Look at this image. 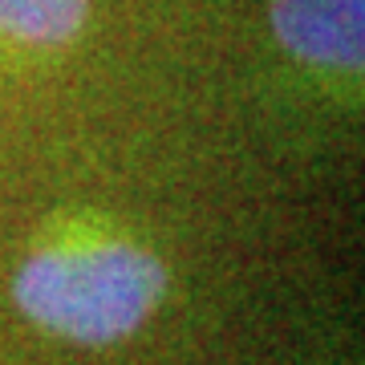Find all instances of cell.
I'll list each match as a JSON object with an SVG mask.
<instances>
[{
	"label": "cell",
	"mask_w": 365,
	"mask_h": 365,
	"mask_svg": "<svg viewBox=\"0 0 365 365\" xmlns=\"http://www.w3.org/2000/svg\"><path fill=\"white\" fill-rule=\"evenodd\" d=\"M272 33L300 66L357 73L365 57V0H272Z\"/></svg>",
	"instance_id": "2"
},
{
	"label": "cell",
	"mask_w": 365,
	"mask_h": 365,
	"mask_svg": "<svg viewBox=\"0 0 365 365\" xmlns=\"http://www.w3.org/2000/svg\"><path fill=\"white\" fill-rule=\"evenodd\" d=\"M90 0H0V33L37 49H61L86 29Z\"/></svg>",
	"instance_id": "3"
},
{
	"label": "cell",
	"mask_w": 365,
	"mask_h": 365,
	"mask_svg": "<svg viewBox=\"0 0 365 365\" xmlns=\"http://www.w3.org/2000/svg\"><path fill=\"white\" fill-rule=\"evenodd\" d=\"M167 264L126 235L78 232L45 240L13 276L16 309L37 329L73 345L134 337L167 297Z\"/></svg>",
	"instance_id": "1"
}]
</instances>
